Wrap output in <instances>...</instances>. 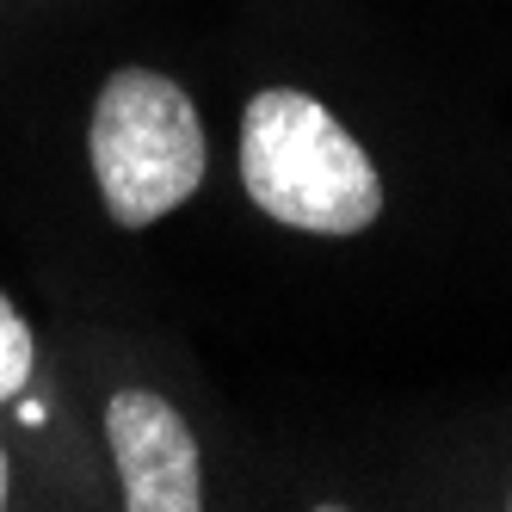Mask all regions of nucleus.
<instances>
[{"instance_id": "f257e3e1", "label": "nucleus", "mask_w": 512, "mask_h": 512, "mask_svg": "<svg viewBox=\"0 0 512 512\" xmlns=\"http://www.w3.org/2000/svg\"><path fill=\"white\" fill-rule=\"evenodd\" d=\"M241 186L272 223L346 241L383 216L371 149L303 87H260L241 112Z\"/></svg>"}, {"instance_id": "f03ea898", "label": "nucleus", "mask_w": 512, "mask_h": 512, "mask_svg": "<svg viewBox=\"0 0 512 512\" xmlns=\"http://www.w3.org/2000/svg\"><path fill=\"white\" fill-rule=\"evenodd\" d=\"M87 161L99 204L118 229H155L192 204L210 173V142L192 93L161 68H112L87 118Z\"/></svg>"}, {"instance_id": "7ed1b4c3", "label": "nucleus", "mask_w": 512, "mask_h": 512, "mask_svg": "<svg viewBox=\"0 0 512 512\" xmlns=\"http://www.w3.org/2000/svg\"><path fill=\"white\" fill-rule=\"evenodd\" d=\"M105 445L130 512H198L204 457L186 414L155 389H118L105 401Z\"/></svg>"}, {"instance_id": "20e7f679", "label": "nucleus", "mask_w": 512, "mask_h": 512, "mask_svg": "<svg viewBox=\"0 0 512 512\" xmlns=\"http://www.w3.org/2000/svg\"><path fill=\"white\" fill-rule=\"evenodd\" d=\"M31 383H38V334L19 315V303L0 290V408H13Z\"/></svg>"}, {"instance_id": "39448f33", "label": "nucleus", "mask_w": 512, "mask_h": 512, "mask_svg": "<svg viewBox=\"0 0 512 512\" xmlns=\"http://www.w3.org/2000/svg\"><path fill=\"white\" fill-rule=\"evenodd\" d=\"M13 488H19V475H13V451L0 445V506H13Z\"/></svg>"}, {"instance_id": "423d86ee", "label": "nucleus", "mask_w": 512, "mask_h": 512, "mask_svg": "<svg viewBox=\"0 0 512 512\" xmlns=\"http://www.w3.org/2000/svg\"><path fill=\"white\" fill-rule=\"evenodd\" d=\"M506 506H512V494H506Z\"/></svg>"}]
</instances>
